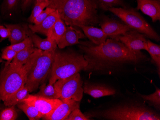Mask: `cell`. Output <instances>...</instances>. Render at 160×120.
I'll use <instances>...</instances> for the list:
<instances>
[{"mask_svg": "<svg viewBox=\"0 0 160 120\" xmlns=\"http://www.w3.org/2000/svg\"><path fill=\"white\" fill-rule=\"evenodd\" d=\"M17 53L18 52L13 50V49L10 48L8 46H7L2 50V58L7 60V63H10L14 58V56H16Z\"/></svg>", "mask_w": 160, "mask_h": 120, "instance_id": "30", "label": "cell"}, {"mask_svg": "<svg viewBox=\"0 0 160 120\" xmlns=\"http://www.w3.org/2000/svg\"><path fill=\"white\" fill-rule=\"evenodd\" d=\"M29 95V92L28 89L25 85L3 102L4 105L7 107L16 106L23 102V100L27 98Z\"/></svg>", "mask_w": 160, "mask_h": 120, "instance_id": "21", "label": "cell"}, {"mask_svg": "<svg viewBox=\"0 0 160 120\" xmlns=\"http://www.w3.org/2000/svg\"><path fill=\"white\" fill-rule=\"evenodd\" d=\"M66 28V24H65L64 22L61 19L60 17L58 19L52 28L48 31L47 37H49L52 39L58 44L64 34Z\"/></svg>", "mask_w": 160, "mask_h": 120, "instance_id": "22", "label": "cell"}, {"mask_svg": "<svg viewBox=\"0 0 160 120\" xmlns=\"http://www.w3.org/2000/svg\"><path fill=\"white\" fill-rule=\"evenodd\" d=\"M108 10L122 20L130 29L144 34L149 38L156 41L160 40V37L157 33L142 17L133 9L111 7L109 8Z\"/></svg>", "mask_w": 160, "mask_h": 120, "instance_id": "7", "label": "cell"}, {"mask_svg": "<svg viewBox=\"0 0 160 120\" xmlns=\"http://www.w3.org/2000/svg\"><path fill=\"white\" fill-rule=\"evenodd\" d=\"M9 30L6 27L4 26H0V37L1 38V40H5L6 38H8Z\"/></svg>", "mask_w": 160, "mask_h": 120, "instance_id": "35", "label": "cell"}, {"mask_svg": "<svg viewBox=\"0 0 160 120\" xmlns=\"http://www.w3.org/2000/svg\"><path fill=\"white\" fill-rule=\"evenodd\" d=\"M60 17L57 11L50 13L47 17L38 25H29L28 27L34 33H40L46 36L52 27L54 25L58 19Z\"/></svg>", "mask_w": 160, "mask_h": 120, "instance_id": "16", "label": "cell"}, {"mask_svg": "<svg viewBox=\"0 0 160 120\" xmlns=\"http://www.w3.org/2000/svg\"><path fill=\"white\" fill-rule=\"evenodd\" d=\"M116 40L122 42L129 50L139 52L141 50H147V40L141 33L132 29L116 38Z\"/></svg>", "mask_w": 160, "mask_h": 120, "instance_id": "10", "label": "cell"}, {"mask_svg": "<svg viewBox=\"0 0 160 120\" xmlns=\"http://www.w3.org/2000/svg\"><path fill=\"white\" fill-rule=\"evenodd\" d=\"M55 10L52 8L47 7L33 21L34 25H38L41 23L48 16L52 13Z\"/></svg>", "mask_w": 160, "mask_h": 120, "instance_id": "31", "label": "cell"}, {"mask_svg": "<svg viewBox=\"0 0 160 120\" xmlns=\"http://www.w3.org/2000/svg\"><path fill=\"white\" fill-rule=\"evenodd\" d=\"M89 118L82 113L79 108H76L70 113L66 120H88Z\"/></svg>", "mask_w": 160, "mask_h": 120, "instance_id": "32", "label": "cell"}, {"mask_svg": "<svg viewBox=\"0 0 160 120\" xmlns=\"http://www.w3.org/2000/svg\"><path fill=\"white\" fill-rule=\"evenodd\" d=\"M40 89L36 95L49 98H59L56 89L53 84L42 83L39 88Z\"/></svg>", "mask_w": 160, "mask_h": 120, "instance_id": "24", "label": "cell"}, {"mask_svg": "<svg viewBox=\"0 0 160 120\" xmlns=\"http://www.w3.org/2000/svg\"><path fill=\"white\" fill-rule=\"evenodd\" d=\"M18 107L23 111L30 120H39L43 118V115L34 106L25 102L18 104Z\"/></svg>", "mask_w": 160, "mask_h": 120, "instance_id": "23", "label": "cell"}, {"mask_svg": "<svg viewBox=\"0 0 160 120\" xmlns=\"http://www.w3.org/2000/svg\"><path fill=\"white\" fill-rule=\"evenodd\" d=\"M79 27L82 30L85 36L96 45L104 43L107 39L108 36L100 28L92 26H81Z\"/></svg>", "mask_w": 160, "mask_h": 120, "instance_id": "18", "label": "cell"}, {"mask_svg": "<svg viewBox=\"0 0 160 120\" xmlns=\"http://www.w3.org/2000/svg\"><path fill=\"white\" fill-rule=\"evenodd\" d=\"M41 50L37 48L27 62L19 67H12L6 62L0 73V101L4 102L24 86L30 70L36 62Z\"/></svg>", "mask_w": 160, "mask_h": 120, "instance_id": "3", "label": "cell"}, {"mask_svg": "<svg viewBox=\"0 0 160 120\" xmlns=\"http://www.w3.org/2000/svg\"><path fill=\"white\" fill-rule=\"evenodd\" d=\"M14 106H9L2 110L0 113V120H16L18 117V113Z\"/></svg>", "mask_w": 160, "mask_h": 120, "instance_id": "26", "label": "cell"}, {"mask_svg": "<svg viewBox=\"0 0 160 120\" xmlns=\"http://www.w3.org/2000/svg\"><path fill=\"white\" fill-rule=\"evenodd\" d=\"M36 49L37 48L34 47V45L29 46L22 50L18 52L12 60L8 63L12 67H19L24 65Z\"/></svg>", "mask_w": 160, "mask_h": 120, "instance_id": "20", "label": "cell"}, {"mask_svg": "<svg viewBox=\"0 0 160 120\" xmlns=\"http://www.w3.org/2000/svg\"><path fill=\"white\" fill-rule=\"evenodd\" d=\"M147 51L149 52L153 60L159 70V74L160 75V46L158 45L155 44L150 40L147 41Z\"/></svg>", "mask_w": 160, "mask_h": 120, "instance_id": "25", "label": "cell"}, {"mask_svg": "<svg viewBox=\"0 0 160 120\" xmlns=\"http://www.w3.org/2000/svg\"><path fill=\"white\" fill-rule=\"evenodd\" d=\"M49 2V0H34V2L37 3V2Z\"/></svg>", "mask_w": 160, "mask_h": 120, "instance_id": "37", "label": "cell"}, {"mask_svg": "<svg viewBox=\"0 0 160 120\" xmlns=\"http://www.w3.org/2000/svg\"><path fill=\"white\" fill-rule=\"evenodd\" d=\"M33 42L30 37L28 36H27V38L23 40V41L18 43L15 44L11 45L9 46L10 48L13 49V50L18 52L22 50L23 49L28 47L29 46L33 45Z\"/></svg>", "mask_w": 160, "mask_h": 120, "instance_id": "29", "label": "cell"}, {"mask_svg": "<svg viewBox=\"0 0 160 120\" xmlns=\"http://www.w3.org/2000/svg\"><path fill=\"white\" fill-rule=\"evenodd\" d=\"M32 0H22V9L23 11L26 10L30 6Z\"/></svg>", "mask_w": 160, "mask_h": 120, "instance_id": "36", "label": "cell"}, {"mask_svg": "<svg viewBox=\"0 0 160 120\" xmlns=\"http://www.w3.org/2000/svg\"><path fill=\"white\" fill-rule=\"evenodd\" d=\"M142 98L146 102H149L156 108L159 109L160 106V89L157 88L153 94L148 95H141Z\"/></svg>", "mask_w": 160, "mask_h": 120, "instance_id": "27", "label": "cell"}, {"mask_svg": "<svg viewBox=\"0 0 160 120\" xmlns=\"http://www.w3.org/2000/svg\"><path fill=\"white\" fill-rule=\"evenodd\" d=\"M100 116L111 120H160L159 115L141 106L125 105L103 111Z\"/></svg>", "mask_w": 160, "mask_h": 120, "instance_id": "5", "label": "cell"}, {"mask_svg": "<svg viewBox=\"0 0 160 120\" xmlns=\"http://www.w3.org/2000/svg\"><path fill=\"white\" fill-rule=\"evenodd\" d=\"M59 99L74 100L81 102L83 96L82 81L79 73L59 79L54 83Z\"/></svg>", "mask_w": 160, "mask_h": 120, "instance_id": "8", "label": "cell"}, {"mask_svg": "<svg viewBox=\"0 0 160 120\" xmlns=\"http://www.w3.org/2000/svg\"><path fill=\"white\" fill-rule=\"evenodd\" d=\"M98 1L103 8L108 10L121 3V0H98Z\"/></svg>", "mask_w": 160, "mask_h": 120, "instance_id": "33", "label": "cell"}, {"mask_svg": "<svg viewBox=\"0 0 160 120\" xmlns=\"http://www.w3.org/2000/svg\"><path fill=\"white\" fill-rule=\"evenodd\" d=\"M55 51L41 50L27 77L26 86L29 93L37 90L45 81L52 69Z\"/></svg>", "mask_w": 160, "mask_h": 120, "instance_id": "6", "label": "cell"}, {"mask_svg": "<svg viewBox=\"0 0 160 120\" xmlns=\"http://www.w3.org/2000/svg\"><path fill=\"white\" fill-rule=\"evenodd\" d=\"M22 102L34 106L44 117L52 114L62 103V101L59 98H47L36 95L29 94Z\"/></svg>", "mask_w": 160, "mask_h": 120, "instance_id": "9", "label": "cell"}, {"mask_svg": "<svg viewBox=\"0 0 160 120\" xmlns=\"http://www.w3.org/2000/svg\"><path fill=\"white\" fill-rule=\"evenodd\" d=\"M138 9L152 18V22L160 20V3L157 0H137Z\"/></svg>", "mask_w": 160, "mask_h": 120, "instance_id": "14", "label": "cell"}, {"mask_svg": "<svg viewBox=\"0 0 160 120\" xmlns=\"http://www.w3.org/2000/svg\"><path fill=\"white\" fill-rule=\"evenodd\" d=\"M5 27L9 30V40L11 45L18 43L25 40L27 36L26 27L19 24L5 25Z\"/></svg>", "mask_w": 160, "mask_h": 120, "instance_id": "19", "label": "cell"}, {"mask_svg": "<svg viewBox=\"0 0 160 120\" xmlns=\"http://www.w3.org/2000/svg\"><path fill=\"white\" fill-rule=\"evenodd\" d=\"M19 0H4V8L7 10L11 11L16 7Z\"/></svg>", "mask_w": 160, "mask_h": 120, "instance_id": "34", "label": "cell"}, {"mask_svg": "<svg viewBox=\"0 0 160 120\" xmlns=\"http://www.w3.org/2000/svg\"><path fill=\"white\" fill-rule=\"evenodd\" d=\"M80 48L86 54L84 56L88 65L85 70H99L127 62H138L143 59L141 52L131 51L122 42L113 38L107 39L99 45L81 46Z\"/></svg>", "mask_w": 160, "mask_h": 120, "instance_id": "1", "label": "cell"}, {"mask_svg": "<svg viewBox=\"0 0 160 120\" xmlns=\"http://www.w3.org/2000/svg\"><path fill=\"white\" fill-rule=\"evenodd\" d=\"M48 7L57 11L67 26L79 27L98 23L97 6L92 0H49Z\"/></svg>", "mask_w": 160, "mask_h": 120, "instance_id": "2", "label": "cell"}, {"mask_svg": "<svg viewBox=\"0 0 160 120\" xmlns=\"http://www.w3.org/2000/svg\"><path fill=\"white\" fill-rule=\"evenodd\" d=\"M88 62L82 55L56 50L50 70L49 84L66 78L85 70Z\"/></svg>", "mask_w": 160, "mask_h": 120, "instance_id": "4", "label": "cell"}, {"mask_svg": "<svg viewBox=\"0 0 160 120\" xmlns=\"http://www.w3.org/2000/svg\"><path fill=\"white\" fill-rule=\"evenodd\" d=\"M49 2H42L35 3L32 13L29 18V21L33 23L35 19L45 9L48 7Z\"/></svg>", "mask_w": 160, "mask_h": 120, "instance_id": "28", "label": "cell"}, {"mask_svg": "<svg viewBox=\"0 0 160 120\" xmlns=\"http://www.w3.org/2000/svg\"><path fill=\"white\" fill-rule=\"evenodd\" d=\"M85 37V35L75 26H67L65 32L58 43L57 46L60 49H63L67 46L78 44L80 43L79 39Z\"/></svg>", "mask_w": 160, "mask_h": 120, "instance_id": "12", "label": "cell"}, {"mask_svg": "<svg viewBox=\"0 0 160 120\" xmlns=\"http://www.w3.org/2000/svg\"><path fill=\"white\" fill-rule=\"evenodd\" d=\"M83 89V93L96 98L113 95L116 94V90L111 88L89 83H86Z\"/></svg>", "mask_w": 160, "mask_h": 120, "instance_id": "17", "label": "cell"}, {"mask_svg": "<svg viewBox=\"0 0 160 120\" xmlns=\"http://www.w3.org/2000/svg\"><path fill=\"white\" fill-rule=\"evenodd\" d=\"M26 30L27 36L31 38L35 47L42 51L56 50L58 46L55 41L48 37L43 39L27 27Z\"/></svg>", "mask_w": 160, "mask_h": 120, "instance_id": "15", "label": "cell"}, {"mask_svg": "<svg viewBox=\"0 0 160 120\" xmlns=\"http://www.w3.org/2000/svg\"><path fill=\"white\" fill-rule=\"evenodd\" d=\"M101 29L108 36L116 39L118 36L124 35L131 30L125 24H122L117 21L108 20L102 23Z\"/></svg>", "mask_w": 160, "mask_h": 120, "instance_id": "13", "label": "cell"}, {"mask_svg": "<svg viewBox=\"0 0 160 120\" xmlns=\"http://www.w3.org/2000/svg\"><path fill=\"white\" fill-rule=\"evenodd\" d=\"M80 102L72 99L62 101V103L52 114L43 118L47 120H66L73 110L79 108Z\"/></svg>", "mask_w": 160, "mask_h": 120, "instance_id": "11", "label": "cell"}]
</instances>
